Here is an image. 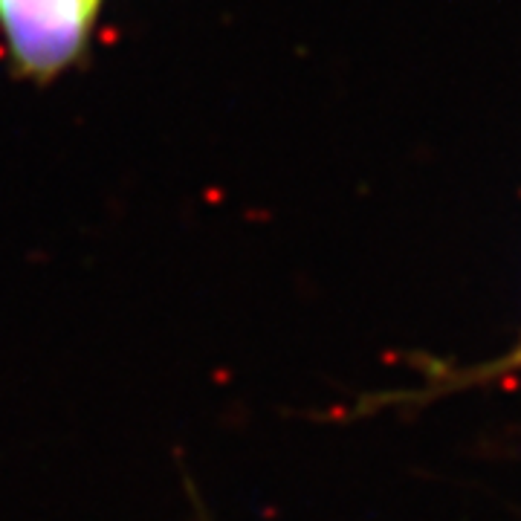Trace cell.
I'll return each mask as SVG.
<instances>
[{"label": "cell", "instance_id": "6da1fadb", "mask_svg": "<svg viewBox=\"0 0 521 521\" xmlns=\"http://www.w3.org/2000/svg\"><path fill=\"white\" fill-rule=\"evenodd\" d=\"M107 0H0V47L15 78L47 87L87 56Z\"/></svg>", "mask_w": 521, "mask_h": 521}]
</instances>
